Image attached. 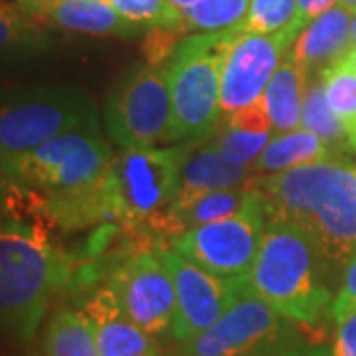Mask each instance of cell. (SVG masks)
<instances>
[{
  "instance_id": "obj_36",
  "label": "cell",
  "mask_w": 356,
  "mask_h": 356,
  "mask_svg": "<svg viewBox=\"0 0 356 356\" xmlns=\"http://www.w3.org/2000/svg\"><path fill=\"white\" fill-rule=\"evenodd\" d=\"M175 8H177L178 13H184L186 8H191L192 4H196L198 0H168Z\"/></svg>"
},
{
  "instance_id": "obj_21",
  "label": "cell",
  "mask_w": 356,
  "mask_h": 356,
  "mask_svg": "<svg viewBox=\"0 0 356 356\" xmlns=\"http://www.w3.org/2000/svg\"><path fill=\"white\" fill-rule=\"evenodd\" d=\"M46 356H102L88 315L76 309H58L50 318Z\"/></svg>"
},
{
  "instance_id": "obj_1",
  "label": "cell",
  "mask_w": 356,
  "mask_h": 356,
  "mask_svg": "<svg viewBox=\"0 0 356 356\" xmlns=\"http://www.w3.org/2000/svg\"><path fill=\"white\" fill-rule=\"evenodd\" d=\"M267 218L301 229L325 267L343 269L356 255V165L325 161L252 180Z\"/></svg>"
},
{
  "instance_id": "obj_20",
  "label": "cell",
  "mask_w": 356,
  "mask_h": 356,
  "mask_svg": "<svg viewBox=\"0 0 356 356\" xmlns=\"http://www.w3.org/2000/svg\"><path fill=\"white\" fill-rule=\"evenodd\" d=\"M305 83V70H301L289 56L283 58L261 95V102L273 121V131L289 133L301 127Z\"/></svg>"
},
{
  "instance_id": "obj_3",
  "label": "cell",
  "mask_w": 356,
  "mask_h": 356,
  "mask_svg": "<svg viewBox=\"0 0 356 356\" xmlns=\"http://www.w3.org/2000/svg\"><path fill=\"white\" fill-rule=\"evenodd\" d=\"M323 269L321 255L301 229L267 218L259 254L243 280L281 317L295 325L317 327L332 311Z\"/></svg>"
},
{
  "instance_id": "obj_18",
  "label": "cell",
  "mask_w": 356,
  "mask_h": 356,
  "mask_svg": "<svg viewBox=\"0 0 356 356\" xmlns=\"http://www.w3.org/2000/svg\"><path fill=\"white\" fill-rule=\"evenodd\" d=\"M259 196H261V192H259V188H255L254 184L208 192L184 208L166 210L165 214L159 218L154 232L170 234L177 238L178 234H182L186 229L200 228L206 224L220 222V220L240 214L248 206H252Z\"/></svg>"
},
{
  "instance_id": "obj_29",
  "label": "cell",
  "mask_w": 356,
  "mask_h": 356,
  "mask_svg": "<svg viewBox=\"0 0 356 356\" xmlns=\"http://www.w3.org/2000/svg\"><path fill=\"white\" fill-rule=\"evenodd\" d=\"M226 127L240 129V131H248V133H271L273 131V121L267 113L264 102L252 103L248 107H242L238 111L228 115L226 119Z\"/></svg>"
},
{
  "instance_id": "obj_37",
  "label": "cell",
  "mask_w": 356,
  "mask_h": 356,
  "mask_svg": "<svg viewBox=\"0 0 356 356\" xmlns=\"http://www.w3.org/2000/svg\"><path fill=\"white\" fill-rule=\"evenodd\" d=\"M341 60H344V62H346V64L350 65V67L356 72V46H350V50L346 51Z\"/></svg>"
},
{
  "instance_id": "obj_9",
  "label": "cell",
  "mask_w": 356,
  "mask_h": 356,
  "mask_svg": "<svg viewBox=\"0 0 356 356\" xmlns=\"http://www.w3.org/2000/svg\"><path fill=\"white\" fill-rule=\"evenodd\" d=\"M266 224V198L261 194L236 216L178 234L172 245L182 257L218 277L238 280L245 277L254 266Z\"/></svg>"
},
{
  "instance_id": "obj_27",
  "label": "cell",
  "mask_w": 356,
  "mask_h": 356,
  "mask_svg": "<svg viewBox=\"0 0 356 356\" xmlns=\"http://www.w3.org/2000/svg\"><path fill=\"white\" fill-rule=\"evenodd\" d=\"M117 13L140 28H175L180 13L168 0H107Z\"/></svg>"
},
{
  "instance_id": "obj_10",
  "label": "cell",
  "mask_w": 356,
  "mask_h": 356,
  "mask_svg": "<svg viewBox=\"0 0 356 356\" xmlns=\"http://www.w3.org/2000/svg\"><path fill=\"white\" fill-rule=\"evenodd\" d=\"M291 332L287 318L240 277L236 301L208 331L184 343L180 356H259Z\"/></svg>"
},
{
  "instance_id": "obj_11",
  "label": "cell",
  "mask_w": 356,
  "mask_h": 356,
  "mask_svg": "<svg viewBox=\"0 0 356 356\" xmlns=\"http://www.w3.org/2000/svg\"><path fill=\"white\" fill-rule=\"evenodd\" d=\"M121 309L153 339L172 332L177 295L156 252L137 250L117 261L107 283Z\"/></svg>"
},
{
  "instance_id": "obj_14",
  "label": "cell",
  "mask_w": 356,
  "mask_h": 356,
  "mask_svg": "<svg viewBox=\"0 0 356 356\" xmlns=\"http://www.w3.org/2000/svg\"><path fill=\"white\" fill-rule=\"evenodd\" d=\"M83 313L91 323L102 356H161L153 337L125 315L107 285L89 295Z\"/></svg>"
},
{
  "instance_id": "obj_16",
  "label": "cell",
  "mask_w": 356,
  "mask_h": 356,
  "mask_svg": "<svg viewBox=\"0 0 356 356\" xmlns=\"http://www.w3.org/2000/svg\"><path fill=\"white\" fill-rule=\"evenodd\" d=\"M254 175L255 172L252 166L229 163L228 159L218 151L214 140H210L208 145L200 147L196 153L188 154L184 168H182L177 198L170 204L168 210L184 208L208 192L250 184L255 178Z\"/></svg>"
},
{
  "instance_id": "obj_6",
  "label": "cell",
  "mask_w": 356,
  "mask_h": 356,
  "mask_svg": "<svg viewBox=\"0 0 356 356\" xmlns=\"http://www.w3.org/2000/svg\"><path fill=\"white\" fill-rule=\"evenodd\" d=\"M79 131L99 133L97 109L86 91L67 86L0 89V161Z\"/></svg>"
},
{
  "instance_id": "obj_19",
  "label": "cell",
  "mask_w": 356,
  "mask_h": 356,
  "mask_svg": "<svg viewBox=\"0 0 356 356\" xmlns=\"http://www.w3.org/2000/svg\"><path fill=\"white\" fill-rule=\"evenodd\" d=\"M331 149L311 131L299 127L289 133H277L264 147L261 154L252 165L255 175H275L297 166L315 165L331 161Z\"/></svg>"
},
{
  "instance_id": "obj_4",
  "label": "cell",
  "mask_w": 356,
  "mask_h": 356,
  "mask_svg": "<svg viewBox=\"0 0 356 356\" xmlns=\"http://www.w3.org/2000/svg\"><path fill=\"white\" fill-rule=\"evenodd\" d=\"M111 159V147L99 133L79 131L56 137L28 153L2 159L0 170L36 206H50L97 191Z\"/></svg>"
},
{
  "instance_id": "obj_34",
  "label": "cell",
  "mask_w": 356,
  "mask_h": 356,
  "mask_svg": "<svg viewBox=\"0 0 356 356\" xmlns=\"http://www.w3.org/2000/svg\"><path fill=\"white\" fill-rule=\"evenodd\" d=\"M13 192L14 186L8 182V178L2 175V170H0V206L8 202V198L13 196Z\"/></svg>"
},
{
  "instance_id": "obj_35",
  "label": "cell",
  "mask_w": 356,
  "mask_h": 356,
  "mask_svg": "<svg viewBox=\"0 0 356 356\" xmlns=\"http://www.w3.org/2000/svg\"><path fill=\"white\" fill-rule=\"evenodd\" d=\"M54 2H65V0H20V8L24 10V13H30V10H34V8H38V6H44V4H54Z\"/></svg>"
},
{
  "instance_id": "obj_8",
  "label": "cell",
  "mask_w": 356,
  "mask_h": 356,
  "mask_svg": "<svg viewBox=\"0 0 356 356\" xmlns=\"http://www.w3.org/2000/svg\"><path fill=\"white\" fill-rule=\"evenodd\" d=\"M109 137L121 149L172 140V99L166 72L140 65L111 91L105 107Z\"/></svg>"
},
{
  "instance_id": "obj_5",
  "label": "cell",
  "mask_w": 356,
  "mask_h": 356,
  "mask_svg": "<svg viewBox=\"0 0 356 356\" xmlns=\"http://www.w3.org/2000/svg\"><path fill=\"white\" fill-rule=\"evenodd\" d=\"M186 143L170 149H123L113 153L103 178L107 216L127 228L145 226L154 232L159 218L175 202L184 163L191 154Z\"/></svg>"
},
{
  "instance_id": "obj_7",
  "label": "cell",
  "mask_w": 356,
  "mask_h": 356,
  "mask_svg": "<svg viewBox=\"0 0 356 356\" xmlns=\"http://www.w3.org/2000/svg\"><path fill=\"white\" fill-rule=\"evenodd\" d=\"M236 28L180 40L165 67L172 99V140L198 143L220 119V70Z\"/></svg>"
},
{
  "instance_id": "obj_13",
  "label": "cell",
  "mask_w": 356,
  "mask_h": 356,
  "mask_svg": "<svg viewBox=\"0 0 356 356\" xmlns=\"http://www.w3.org/2000/svg\"><path fill=\"white\" fill-rule=\"evenodd\" d=\"M287 51L289 42L283 30L275 34H254L242 32L240 26H236L220 70L222 113L229 115L259 102Z\"/></svg>"
},
{
  "instance_id": "obj_28",
  "label": "cell",
  "mask_w": 356,
  "mask_h": 356,
  "mask_svg": "<svg viewBox=\"0 0 356 356\" xmlns=\"http://www.w3.org/2000/svg\"><path fill=\"white\" fill-rule=\"evenodd\" d=\"M271 139V133H248L240 129L226 127L214 137L218 151L228 159L229 163L240 166H252L255 159L261 154L264 147Z\"/></svg>"
},
{
  "instance_id": "obj_30",
  "label": "cell",
  "mask_w": 356,
  "mask_h": 356,
  "mask_svg": "<svg viewBox=\"0 0 356 356\" xmlns=\"http://www.w3.org/2000/svg\"><path fill=\"white\" fill-rule=\"evenodd\" d=\"M337 4H339V0H299L293 22L283 30V34H285V38L289 42V46H291L293 40L299 36V32L307 24H311L315 18H318L321 14H325L327 10H331L332 6H337Z\"/></svg>"
},
{
  "instance_id": "obj_31",
  "label": "cell",
  "mask_w": 356,
  "mask_h": 356,
  "mask_svg": "<svg viewBox=\"0 0 356 356\" xmlns=\"http://www.w3.org/2000/svg\"><path fill=\"white\" fill-rule=\"evenodd\" d=\"M356 311V255L350 259V264L344 267V277L341 291L337 299L332 301V318H339Z\"/></svg>"
},
{
  "instance_id": "obj_23",
  "label": "cell",
  "mask_w": 356,
  "mask_h": 356,
  "mask_svg": "<svg viewBox=\"0 0 356 356\" xmlns=\"http://www.w3.org/2000/svg\"><path fill=\"white\" fill-rule=\"evenodd\" d=\"M250 0H198L180 13L178 32H222L243 22Z\"/></svg>"
},
{
  "instance_id": "obj_24",
  "label": "cell",
  "mask_w": 356,
  "mask_h": 356,
  "mask_svg": "<svg viewBox=\"0 0 356 356\" xmlns=\"http://www.w3.org/2000/svg\"><path fill=\"white\" fill-rule=\"evenodd\" d=\"M325 95L334 115L341 119L348 145L356 151V72L339 60L321 72Z\"/></svg>"
},
{
  "instance_id": "obj_17",
  "label": "cell",
  "mask_w": 356,
  "mask_h": 356,
  "mask_svg": "<svg viewBox=\"0 0 356 356\" xmlns=\"http://www.w3.org/2000/svg\"><path fill=\"white\" fill-rule=\"evenodd\" d=\"M26 14L86 36H133L143 30L123 18L107 0H65L44 4Z\"/></svg>"
},
{
  "instance_id": "obj_22",
  "label": "cell",
  "mask_w": 356,
  "mask_h": 356,
  "mask_svg": "<svg viewBox=\"0 0 356 356\" xmlns=\"http://www.w3.org/2000/svg\"><path fill=\"white\" fill-rule=\"evenodd\" d=\"M301 127L315 133L321 140H325L331 151L343 147V145H348V137H346L343 123L327 102L321 74H307Z\"/></svg>"
},
{
  "instance_id": "obj_39",
  "label": "cell",
  "mask_w": 356,
  "mask_h": 356,
  "mask_svg": "<svg viewBox=\"0 0 356 356\" xmlns=\"http://www.w3.org/2000/svg\"><path fill=\"white\" fill-rule=\"evenodd\" d=\"M350 34H353V46H356V13L353 14V28H350Z\"/></svg>"
},
{
  "instance_id": "obj_15",
  "label": "cell",
  "mask_w": 356,
  "mask_h": 356,
  "mask_svg": "<svg viewBox=\"0 0 356 356\" xmlns=\"http://www.w3.org/2000/svg\"><path fill=\"white\" fill-rule=\"evenodd\" d=\"M350 28L353 13L337 4L299 32L287 56L307 74H321L350 50Z\"/></svg>"
},
{
  "instance_id": "obj_2",
  "label": "cell",
  "mask_w": 356,
  "mask_h": 356,
  "mask_svg": "<svg viewBox=\"0 0 356 356\" xmlns=\"http://www.w3.org/2000/svg\"><path fill=\"white\" fill-rule=\"evenodd\" d=\"M72 271L74 259L42 224L16 216L10 196L0 206V339H30Z\"/></svg>"
},
{
  "instance_id": "obj_25",
  "label": "cell",
  "mask_w": 356,
  "mask_h": 356,
  "mask_svg": "<svg viewBox=\"0 0 356 356\" xmlns=\"http://www.w3.org/2000/svg\"><path fill=\"white\" fill-rule=\"evenodd\" d=\"M42 44V34L32 16L20 6H0V60L32 51Z\"/></svg>"
},
{
  "instance_id": "obj_33",
  "label": "cell",
  "mask_w": 356,
  "mask_h": 356,
  "mask_svg": "<svg viewBox=\"0 0 356 356\" xmlns=\"http://www.w3.org/2000/svg\"><path fill=\"white\" fill-rule=\"evenodd\" d=\"M259 356H332V353L329 355L325 348H318V346H311L307 344L297 331L291 332L289 337H285L281 343H277L275 346H271L269 350L261 353Z\"/></svg>"
},
{
  "instance_id": "obj_26",
  "label": "cell",
  "mask_w": 356,
  "mask_h": 356,
  "mask_svg": "<svg viewBox=\"0 0 356 356\" xmlns=\"http://www.w3.org/2000/svg\"><path fill=\"white\" fill-rule=\"evenodd\" d=\"M299 0H250V8L240 24L242 32L275 34L291 24Z\"/></svg>"
},
{
  "instance_id": "obj_38",
  "label": "cell",
  "mask_w": 356,
  "mask_h": 356,
  "mask_svg": "<svg viewBox=\"0 0 356 356\" xmlns=\"http://www.w3.org/2000/svg\"><path fill=\"white\" fill-rule=\"evenodd\" d=\"M339 4L346 8V10H350V13H356V0H339Z\"/></svg>"
},
{
  "instance_id": "obj_32",
  "label": "cell",
  "mask_w": 356,
  "mask_h": 356,
  "mask_svg": "<svg viewBox=\"0 0 356 356\" xmlns=\"http://www.w3.org/2000/svg\"><path fill=\"white\" fill-rule=\"evenodd\" d=\"M337 331L332 343V356H356V311L334 318Z\"/></svg>"
},
{
  "instance_id": "obj_12",
  "label": "cell",
  "mask_w": 356,
  "mask_h": 356,
  "mask_svg": "<svg viewBox=\"0 0 356 356\" xmlns=\"http://www.w3.org/2000/svg\"><path fill=\"white\" fill-rule=\"evenodd\" d=\"M154 252L166 267L177 295L172 337L178 343H188L208 331L228 311L236 301L240 277L222 280L182 257L175 248L156 245Z\"/></svg>"
}]
</instances>
